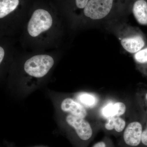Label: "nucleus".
I'll return each mask as SVG.
<instances>
[{
    "label": "nucleus",
    "instance_id": "nucleus-1",
    "mask_svg": "<svg viewBox=\"0 0 147 147\" xmlns=\"http://www.w3.org/2000/svg\"><path fill=\"white\" fill-rule=\"evenodd\" d=\"M59 15L60 13L51 1H34L27 17V37L36 43L48 41L58 29Z\"/></svg>",
    "mask_w": 147,
    "mask_h": 147
},
{
    "label": "nucleus",
    "instance_id": "nucleus-2",
    "mask_svg": "<svg viewBox=\"0 0 147 147\" xmlns=\"http://www.w3.org/2000/svg\"><path fill=\"white\" fill-rule=\"evenodd\" d=\"M33 2L32 0H0L1 30H11L16 22L27 18Z\"/></svg>",
    "mask_w": 147,
    "mask_h": 147
},
{
    "label": "nucleus",
    "instance_id": "nucleus-3",
    "mask_svg": "<svg viewBox=\"0 0 147 147\" xmlns=\"http://www.w3.org/2000/svg\"><path fill=\"white\" fill-rule=\"evenodd\" d=\"M66 121L73 130L72 139L76 147H87L97 132L85 118L69 114Z\"/></svg>",
    "mask_w": 147,
    "mask_h": 147
},
{
    "label": "nucleus",
    "instance_id": "nucleus-4",
    "mask_svg": "<svg viewBox=\"0 0 147 147\" xmlns=\"http://www.w3.org/2000/svg\"><path fill=\"white\" fill-rule=\"evenodd\" d=\"M55 64L54 58L51 55L39 54L27 59L24 64L25 73L35 78H41L47 75Z\"/></svg>",
    "mask_w": 147,
    "mask_h": 147
},
{
    "label": "nucleus",
    "instance_id": "nucleus-5",
    "mask_svg": "<svg viewBox=\"0 0 147 147\" xmlns=\"http://www.w3.org/2000/svg\"><path fill=\"white\" fill-rule=\"evenodd\" d=\"M144 116L142 120H134L127 124L121 136V147H141Z\"/></svg>",
    "mask_w": 147,
    "mask_h": 147
},
{
    "label": "nucleus",
    "instance_id": "nucleus-6",
    "mask_svg": "<svg viewBox=\"0 0 147 147\" xmlns=\"http://www.w3.org/2000/svg\"><path fill=\"white\" fill-rule=\"evenodd\" d=\"M114 0H89L83 10L85 17L92 20L104 18L110 13Z\"/></svg>",
    "mask_w": 147,
    "mask_h": 147
},
{
    "label": "nucleus",
    "instance_id": "nucleus-7",
    "mask_svg": "<svg viewBox=\"0 0 147 147\" xmlns=\"http://www.w3.org/2000/svg\"><path fill=\"white\" fill-rule=\"evenodd\" d=\"M127 109L126 104L123 102L108 101L100 108L99 114L104 120L114 117H123L126 113Z\"/></svg>",
    "mask_w": 147,
    "mask_h": 147
},
{
    "label": "nucleus",
    "instance_id": "nucleus-8",
    "mask_svg": "<svg viewBox=\"0 0 147 147\" xmlns=\"http://www.w3.org/2000/svg\"><path fill=\"white\" fill-rule=\"evenodd\" d=\"M127 124L123 117H114L104 120L101 127L106 134L117 137L121 135Z\"/></svg>",
    "mask_w": 147,
    "mask_h": 147
},
{
    "label": "nucleus",
    "instance_id": "nucleus-9",
    "mask_svg": "<svg viewBox=\"0 0 147 147\" xmlns=\"http://www.w3.org/2000/svg\"><path fill=\"white\" fill-rule=\"evenodd\" d=\"M89 0H51L59 13L63 16L68 15L74 9H83Z\"/></svg>",
    "mask_w": 147,
    "mask_h": 147
},
{
    "label": "nucleus",
    "instance_id": "nucleus-10",
    "mask_svg": "<svg viewBox=\"0 0 147 147\" xmlns=\"http://www.w3.org/2000/svg\"><path fill=\"white\" fill-rule=\"evenodd\" d=\"M61 110L72 115L86 118L88 113L86 109L78 101L69 98L64 99L61 103Z\"/></svg>",
    "mask_w": 147,
    "mask_h": 147
},
{
    "label": "nucleus",
    "instance_id": "nucleus-11",
    "mask_svg": "<svg viewBox=\"0 0 147 147\" xmlns=\"http://www.w3.org/2000/svg\"><path fill=\"white\" fill-rule=\"evenodd\" d=\"M121 42L124 49L131 53H137L142 50L145 45L144 39L139 36L123 38Z\"/></svg>",
    "mask_w": 147,
    "mask_h": 147
},
{
    "label": "nucleus",
    "instance_id": "nucleus-12",
    "mask_svg": "<svg viewBox=\"0 0 147 147\" xmlns=\"http://www.w3.org/2000/svg\"><path fill=\"white\" fill-rule=\"evenodd\" d=\"M134 17L139 24L147 25V3L145 0H137L133 6Z\"/></svg>",
    "mask_w": 147,
    "mask_h": 147
},
{
    "label": "nucleus",
    "instance_id": "nucleus-13",
    "mask_svg": "<svg viewBox=\"0 0 147 147\" xmlns=\"http://www.w3.org/2000/svg\"><path fill=\"white\" fill-rule=\"evenodd\" d=\"M76 99L85 108H93L97 106L99 98L96 95L89 93H80L76 96Z\"/></svg>",
    "mask_w": 147,
    "mask_h": 147
},
{
    "label": "nucleus",
    "instance_id": "nucleus-14",
    "mask_svg": "<svg viewBox=\"0 0 147 147\" xmlns=\"http://www.w3.org/2000/svg\"><path fill=\"white\" fill-rule=\"evenodd\" d=\"M137 98L142 111L147 115V90L138 91Z\"/></svg>",
    "mask_w": 147,
    "mask_h": 147
},
{
    "label": "nucleus",
    "instance_id": "nucleus-15",
    "mask_svg": "<svg viewBox=\"0 0 147 147\" xmlns=\"http://www.w3.org/2000/svg\"><path fill=\"white\" fill-rule=\"evenodd\" d=\"M134 59L138 63L142 64L147 63V48L141 50L136 53L134 55Z\"/></svg>",
    "mask_w": 147,
    "mask_h": 147
},
{
    "label": "nucleus",
    "instance_id": "nucleus-16",
    "mask_svg": "<svg viewBox=\"0 0 147 147\" xmlns=\"http://www.w3.org/2000/svg\"><path fill=\"white\" fill-rule=\"evenodd\" d=\"M92 147H115L112 139L108 136H105L100 141L96 142Z\"/></svg>",
    "mask_w": 147,
    "mask_h": 147
},
{
    "label": "nucleus",
    "instance_id": "nucleus-17",
    "mask_svg": "<svg viewBox=\"0 0 147 147\" xmlns=\"http://www.w3.org/2000/svg\"><path fill=\"white\" fill-rule=\"evenodd\" d=\"M141 147H147V115L145 114Z\"/></svg>",
    "mask_w": 147,
    "mask_h": 147
}]
</instances>
